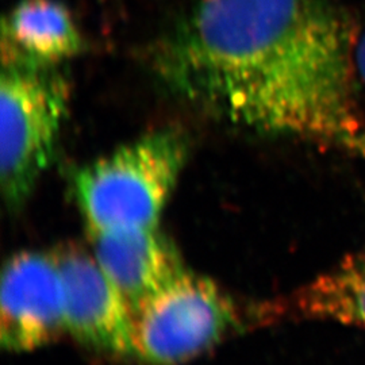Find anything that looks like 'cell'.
I'll use <instances>...</instances> for the list:
<instances>
[{
	"mask_svg": "<svg viewBox=\"0 0 365 365\" xmlns=\"http://www.w3.org/2000/svg\"><path fill=\"white\" fill-rule=\"evenodd\" d=\"M237 324L232 298L207 277L184 271L134 312V356L150 365L182 364Z\"/></svg>",
	"mask_w": 365,
	"mask_h": 365,
	"instance_id": "cell-4",
	"label": "cell"
},
{
	"mask_svg": "<svg viewBox=\"0 0 365 365\" xmlns=\"http://www.w3.org/2000/svg\"><path fill=\"white\" fill-rule=\"evenodd\" d=\"M66 291V329L92 351L115 357L134 356L130 306L95 257L76 247L54 253Z\"/></svg>",
	"mask_w": 365,
	"mask_h": 365,
	"instance_id": "cell-6",
	"label": "cell"
},
{
	"mask_svg": "<svg viewBox=\"0 0 365 365\" xmlns=\"http://www.w3.org/2000/svg\"><path fill=\"white\" fill-rule=\"evenodd\" d=\"M188 156V137L167 128L78 167L72 192L90 235L157 227Z\"/></svg>",
	"mask_w": 365,
	"mask_h": 365,
	"instance_id": "cell-2",
	"label": "cell"
},
{
	"mask_svg": "<svg viewBox=\"0 0 365 365\" xmlns=\"http://www.w3.org/2000/svg\"><path fill=\"white\" fill-rule=\"evenodd\" d=\"M261 319H313L365 329V249L348 255L325 274L268 303Z\"/></svg>",
	"mask_w": 365,
	"mask_h": 365,
	"instance_id": "cell-9",
	"label": "cell"
},
{
	"mask_svg": "<svg viewBox=\"0 0 365 365\" xmlns=\"http://www.w3.org/2000/svg\"><path fill=\"white\" fill-rule=\"evenodd\" d=\"M93 257L134 312L185 269L157 227L91 235Z\"/></svg>",
	"mask_w": 365,
	"mask_h": 365,
	"instance_id": "cell-7",
	"label": "cell"
},
{
	"mask_svg": "<svg viewBox=\"0 0 365 365\" xmlns=\"http://www.w3.org/2000/svg\"><path fill=\"white\" fill-rule=\"evenodd\" d=\"M153 69L222 122L365 158L356 25L331 0H197L157 45Z\"/></svg>",
	"mask_w": 365,
	"mask_h": 365,
	"instance_id": "cell-1",
	"label": "cell"
},
{
	"mask_svg": "<svg viewBox=\"0 0 365 365\" xmlns=\"http://www.w3.org/2000/svg\"><path fill=\"white\" fill-rule=\"evenodd\" d=\"M68 103L58 66L1 61L0 184L10 211L24 207L52 164Z\"/></svg>",
	"mask_w": 365,
	"mask_h": 365,
	"instance_id": "cell-3",
	"label": "cell"
},
{
	"mask_svg": "<svg viewBox=\"0 0 365 365\" xmlns=\"http://www.w3.org/2000/svg\"><path fill=\"white\" fill-rule=\"evenodd\" d=\"M83 51V36L58 0H19L3 16L1 61L58 66Z\"/></svg>",
	"mask_w": 365,
	"mask_h": 365,
	"instance_id": "cell-8",
	"label": "cell"
},
{
	"mask_svg": "<svg viewBox=\"0 0 365 365\" xmlns=\"http://www.w3.org/2000/svg\"><path fill=\"white\" fill-rule=\"evenodd\" d=\"M356 69L359 81L365 86V9L360 22L356 25Z\"/></svg>",
	"mask_w": 365,
	"mask_h": 365,
	"instance_id": "cell-10",
	"label": "cell"
},
{
	"mask_svg": "<svg viewBox=\"0 0 365 365\" xmlns=\"http://www.w3.org/2000/svg\"><path fill=\"white\" fill-rule=\"evenodd\" d=\"M0 300L4 351L30 352L66 331L64 282L54 255L15 253L3 268Z\"/></svg>",
	"mask_w": 365,
	"mask_h": 365,
	"instance_id": "cell-5",
	"label": "cell"
}]
</instances>
